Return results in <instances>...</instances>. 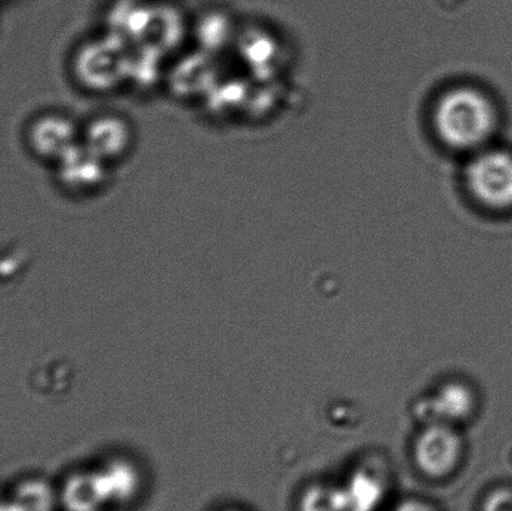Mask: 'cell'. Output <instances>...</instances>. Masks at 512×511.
Here are the masks:
<instances>
[{"instance_id": "cell-8", "label": "cell", "mask_w": 512, "mask_h": 511, "mask_svg": "<svg viewBox=\"0 0 512 511\" xmlns=\"http://www.w3.org/2000/svg\"><path fill=\"white\" fill-rule=\"evenodd\" d=\"M232 511H234V510H232Z\"/></svg>"}, {"instance_id": "cell-1", "label": "cell", "mask_w": 512, "mask_h": 511, "mask_svg": "<svg viewBox=\"0 0 512 511\" xmlns=\"http://www.w3.org/2000/svg\"><path fill=\"white\" fill-rule=\"evenodd\" d=\"M434 123L439 137L450 148L479 149L494 133L496 110L480 90L455 88L436 104Z\"/></svg>"}, {"instance_id": "cell-3", "label": "cell", "mask_w": 512, "mask_h": 511, "mask_svg": "<svg viewBox=\"0 0 512 511\" xmlns=\"http://www.w3.org/2000/svg\"><path fill=\"white\" fill-rule=\"evenodd\" d=\"M464 445L450 424L431 425L415 444V459L421 473L431 479H445L459 468Z\"/></svg>"}, {"instance_id": "cell-4", "label": "cell", "mask_w": 512, "mask_h": 511, "mask_svg": "<svg viewBox=\"0 0 512 511\" xmlns=\"http://www.w3.org/2000/svg\"><path fill=\"white\" fill-rule=\"evenodd\" d=\"M434 403L440 410L436 414L440 415L446 424H450V420H463L469 417L470 410L473 409V398L468 388L458 384L448 385L441 390Z\"/></svg>"}, {"instance_id": "cell-2", "label": "cell", "mask_w": 512, "mask_h": 511, "mask_svg": "<svg viewBox=\"0 0 512 511\" xmlns=\"http://www.w3.org/2000/svg\"><path fill=\"white\" fill-rule=\"evenodd\" d=\"M466 182L485 207L512 208V154L500 149L483 150L471 160Z\"/></svg>"}, {"instance_id": "cell-7", "label": "cell", "mask_w": 512, "mask_h": 511, "mask_svg": "<svg viewBox=\"0 0 512 511\" xmlns=\"http://www.w3.org/2000/svg\"><path fill=\"white\" fill-rule=\"evenodd\" d=\"M393 511H439V509L423 499H406L396 505Z\"/></svg>"}, {"instance_id": "cell-5", "label": "cell", "mask_w": 512, "mask_h": 511, "mask_svg": "<svg viewBox=\"0 0 512 511\" xmlns=\"http://www.w3.org/2000/svg\"><path fill=\"white\" fill-rule=\"evenodd\" d=\"M300 511H349L345 490L333 487H314L301 499Z\"/></svg>"}, {"instance_id": "cell-6", "label": "cell", "mask_w": 512, "mask_h": 511, "mask_svg": "<svg viewBox=\"0 0 512 511\" xmlns=\"http://www.w3.org/2000/svg\"><path fill=\"white\" fill-rule=\"evenodd\" d=\"M484 511H512V492H500L489 498Z\"/></svg>"}]
</instances>
